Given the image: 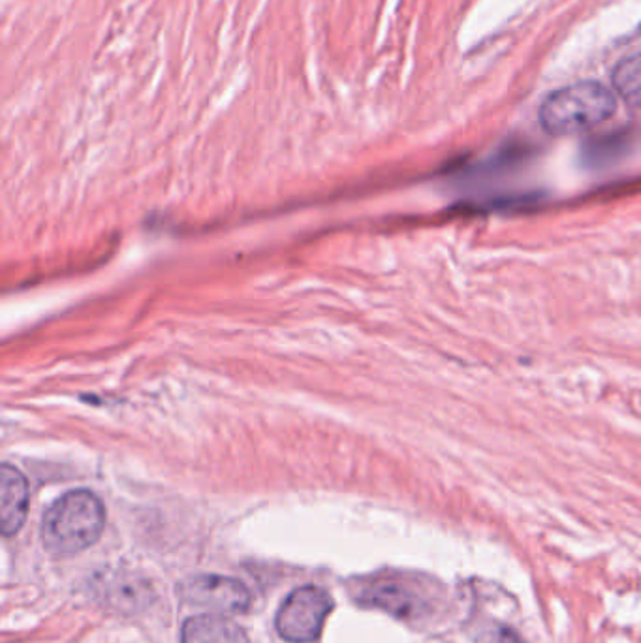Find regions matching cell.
Listing matches in <instances>:
<instances>
[{
	"instance_id": "ba28073f",
	"label": "cell",
	"mask_w": 641,
	"mask_h": 643,
	"mask_svg": "<svg viewBox=\"0 0 641 643\" xmlns=\"http://www.w3.org/2000/svg\"><path fill=\"white\" fill-rule=\"evenodd\" d=\"M362 602L401 619L412 618L426 608V598L420 597L407 585L394 584V581L371 585L369 589L363 592Z\"/></svg>"
},
{
	"instance_id": "3957f363",
	"label": "cell",
	"mask_w": 641,
	"mask_h": 643,
	"mask_svg": "<svg viewBox=\"0 0 641 643\" xmlns=\"http://www.w3.org/2000/svg\"><path fill=\"white\" fill-rule=\"evenodd\" d=\"M333 610L330 592L317 585H303L286 597L277 611L275 629L290 643L317 642Z\"/></svg>"
},
{
	"instance_id": "9c48e42d",
	"label": "cell",
	"mask_w": 641,
	"mask_h": 643,
	"mask_svg": "<svg viewBox=\"0 0 641 643\" xmlns=\"http://www.w3.org/2000/svg\"><path fill=\"white\" fill-rule=\"evenodd\" d=\"M614 87L627 104L641 108V53L617 65L614 70Z\"/></svg>"
},
{
	"instance_id": "52a82bcc",
	"label": "cell",
	"mask_w": 641,
	"mask_h": 643,
	"mask_svg": "<svg viewBox=\"0 0 641 643\" xmlns=\"http://www.w3.org/2000/svg\"><path fill=\"white\" fill-rule=\"evenodd\" d=\"M181 643H251L240 624L219 613H203L183 623Z\"/></svg>"
},
{
	"instance_id": "8992f818",
	"label": "cell",
	"mask_w": 641,
	"mask_h": 643,
	"mask_svg": "<svg viewBox=\"0 0 641 643\" xmlns=\"http://www.w3.org/2000/svg\"><path fill=\"white\" fill-rule=\"evenodd\" d=\"M29 512V486L18 468L4 463L0 473V526L4 536L21 531Z\"/></svg>"
},
{
	"instance_id": "277c9868",
	"label": "cell",
	"mask_w": 641,
	"mask_h": 643,
	"mask_svg": "<svg viewBox=\"0 0 641 643\" xmlns=\"http://www.w3.org/2000/svg\"><path fill=\"white\" fill-rule=\"evenodd\" d=\"M179 597L187 605L203 608L219 616L245 613L253 602L251 591L243 581L219 574H201L188 578L179 585Z\"/></svg>"
},
{
	"instance_id": "6da1fadb",
	"label": "cell",
	"mask_w": 641,
	"mask_h": 643,
	"mask_svg": "<svg viewBox=\"0 0 641 643\" xmlns=\"http://www.w3.org/2000/svg\"><path fill=\"white\" fill-rule=\"evenodd\" d=\"M104 525L102 500L87 489H76L58 497L47 508L40 526V539L44 550L52 555H76L102 536Z\"/></svg>"
},
{
	"instance_id": "7a4b0ae2",
	"label": "cell",
	"mask_w": 641,
	"mask_h": 643,
	"mask_svg": "<svg viewBox=\"0 0 641 643\" xmlns=\"http://www.w3.org/2000/svg\"><path fill=\"white\" fill-rule=\"evenodd\" d=\"M616 110V97L609 89L596 81H582L545 98L540 108V123L551 136H572L593 131Z\"/></svg>"
},
{
	"instance_id": "30bf717a",
	"label": "cell",
	"mask_w": 641,
	"mask_h": 643,
	"mask_svg": "<svg viewBox=\"0 0 641 643\" xmlns=\"http://www.w3.org/2000/svg\"><path fill=\"white\" fill-rule=\"evenodd\" d=\"M487 643H524L518 632L508 627H497L495 631H487Z\"/></svg>"
},
{
	"instance_id": "5b68a950",
	"label": "cell",
	"mask_w": 641,
	"mask_h": 643,
	"mask_svg": "<svg viewBox=\"0 0 641 643\" xmlns=\"http://www.w3.org/2000/svg\"><path fill=\"white\" fill-rule=\"evenodd\" d=\"M92 589L100 602L121 613L145 610L153 602L151 585L140 576L126 572L100 574L92 584Z\"/></svg>"
}]
</instances>
